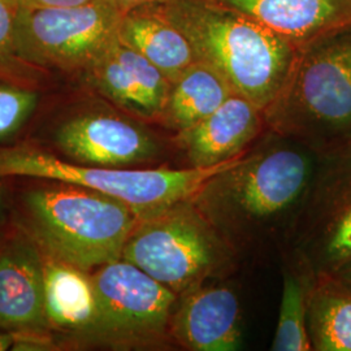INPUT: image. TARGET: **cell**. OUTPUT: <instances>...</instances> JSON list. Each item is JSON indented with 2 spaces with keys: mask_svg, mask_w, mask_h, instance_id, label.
Returning a JSON list of instances; mask_svg holds the SVG:
<instances>
[{
  "mask_svg": "<svg viewBox=\"0 0 351 351\" xmlns=\"http://www.w3.org/2000/svg\"><path fill=\"white\" fill-rule=\"evenodd\" d=\"M322 156L265 130L190 198L241 261L281 255L301 219Z\"/></svg>",
  "mask_w": 351,
  "mask_h": 351,
  "instance_id": "obj_1",
  "label": "cell"
},
{
  "mask_svg": "<svg viewBox=\"0 0 351 351\" xmlns=\"http://www.w3.org/2000/svg\"><path fill=\"white\" fill-rule=\"evenodd\" d=\"M264 119L322 158L351 154V23L298 47Z\"/></svg>",
  "mask_w": 351,
  "mask_h": 351,
  "instance_id": "obj_2",
  "label": "cell"
},
{
  "mask_svg": "<svg viewBox=\"0 0 351 351\" xmlns=\"http://www.w3.org/2000/svg\"><path fill=\"white\" fill-rule=\"evenodd\" d=\"M189 39L195 59L221 75L232 90L262 111L284 86L297 47L217 0L155 4Z\"/></svg>",
  "mask_w": 351,
  "mask_h": 351,
  "instance_id": "obj_3",
  "label": "cell"
},
{
  "mask_svg": "<svg viewBox=\"0 0 351 351\" xmlns=\"http://www.w3.org/2000/svg\"><path fill=\"white\" fill-rule=\"evenodd\" d=\"M25 195L26 221L34 241L55 259L93 272L121 259L138 216L101 191L52 181Z\"/></svg>",
  "mask_w": 351,
  "mask_h": 351,
  "instance_id": "obj_4",
  "label": "cell"
},
{
  "mask_svg": "<svg viewBox=\"0 0 351 351\" xmlns=\"http://www.w3.org/2000/svg\"><path fill=\"white\" fill-rule=\"evenodd\" d=\"M121 258L177 295L208 281L226 280L242 263L190 198L138 219Z\"/></svg>",
  "mask_w": 351,
  "mask_h": 351,
  "instance_id": "obj_5",
  "label": "cell"
},
{
  "mask_svg": "<svg viewBox=\"0 0 351 351\" xmlns=\"http://www.w3.org/2000/svg\"><path fill=\"white\" fill-rule=\"evenodd\" d=\"M237 159L210 168H103L23 143L0 146V178L30 177L97 190L125 203L142 219L191 198L210 177Z\"/></svg>",
  "mask_w": 351,
  "mask_h": 351,
  "instance_id": "obj_6",
  "label": "cell"
},
{
  "mask_svg": "<svg viewBox=\"0 0 351 351\" xmlns=\"http://www.w3.org/2000/svg\"><path fill=\"white\" fill-rule=\"evenodd\" d=\"M75 84V98L58 104L52 125V141L66 159L103 168H139L159 164L176 150L172 134L163 137L158 125Z\"/></svg>",
  "mask_w": 351,
  "mask_h": 351,
  "instance_id": "obj_7",
  "label": "cell"
},
{
  "mask_svg": "<svg viewBox=\"0 0 351 351\" xmlns=\"http://www.w3.org/2000/svg\"><path fill=\"white\" fill-rule=\"evenodd\" d=\"M95 316L78 345L111 350H173L171 319L178 295L125 259L91 274Z\"/></svg>",
  "mask_w": 351,
  "mask_h": 351,
  "instance_id": "obj_8",
  "label": "cell"
},
{
  "mask_svg": "<svg viewBox=\"0 0 351 351\" xmlns=\"http://www.w3.org/2000/svg\"><path fill=\"white\" fill-rule=\"evenodd\" d=\"M121 14L103 0L21 11L16 36L17 56L39 71L59 73L75 82L117 37Z\"/></svg>",
  "mask_w": 351,
  "mask_h": 351,
  "instance_id": "obj_9",
  "label": "cell"
},
{
  "mask_svg": "<svg viewBox=\"0 0 351 351\" xmlns=\"http://www.w3.org/2000/svg\"><path fill=\"white\" fill-rule=\"evenodd\" d=\"M281 255L314 276L333 275L350 263L351 154L322 158L294 236Z\"/></svg>",
  "mask_w": 351,
  "mask_h": 351,
  "instance_id": "obj_10",
  "label": "cell"
},
{
  "mask_svg": "<svg viewBox=\"0 0 351 351\" xmlns=\"http://www.w3.org/2000/svg\"><path fill=\"white\" fill-rule=\"evenodd\" d=\"M75 82L154 125L160 121L171 88V81L154 64L119 37L101 51Z\"/></svg>",
  "mask_w": 351,
  "mask_h": 351,
  "instance_id": "obj_11",
  "label": "cell"
},
{
  "mask_svg": "<svg viewBox=\"0 0 351 351\" xmlns=\"http://www.w3.org/2000/svg\"><path fill=\"white\" fill-rule=\"evenodd\" d=\"M224 280L208 281L178 295L171 319L176 349L234 351L242 343V304Z\"/></svg>",
  "mask_w": 351,
  "mask_h": 351,
  "instance_id": "obj_12",
  "label": "cell"
},
{
  "mask_svg": "<svg viewBox=\"0 0 351 351\" xmlns=\"http://www.w3.org/2000/svg\"><path fill=\"white\" fill-rule=\"evenodd\" d=\"M265 130L263 111L249 99L232 94L210 116L172 138L184 167L210 168L245 154Z\"/></svg>",
  "mask_w": 351,
  "mask_h": 351,
  "instance_id": "obj_13",
  "label": "cell"
},
{
  "mask_svg": "<svg viewBox=\"0 0 351 351\" xmlns=\"http://www.w3.org/2000/svg\"><path fill=\"white\" fill-rule=\"evenodd\" d=\"M45 262L37 245L11 241L0 250V330L46 333Z\"/></svg>",
  "mask_w": 351,
  "mask_h": 351,
  "instance_id": "obj_14",
  "label": "cell"
},
{
  "mask_svg": "<svg viewBox=\"0 0 351 351\" xmlns=\"http://www.w3.org/2000/svg\"><path fill=\"white\" fill-rule=\"evenodd\" d=\"M287 39L297 49L351 23V0H217Z\"/></svg>",
  "mask_w": 351,
  "mask_h": 351,
  "instance_id": "obj_15",
  "label": "cell"
},
{
  "mask_svg": "<svg viewBox=\"0 0 351 351\" xmlns=\"http://www.w3.org/2000/svg\"><path fill=\"white\" fill-rule=\"evenodd\" d=\"M117 37L154 64L171 82L197 62L186 36L158 5H143L123 13Z\"/></svg>",
  "mask_w": 351,
  "mask_h": 351,
  "instance_id": "obj_16",
  "label": "cell"
},
{
  "mask_svg": "<svg viewBox=\"0 0 351 351\" xmlns=\"http://www.w3.org/2000/svg\"><path fill=\"white\" fill-rule=\"evenodd\" d=\"M43 262L49 326L80 343L95 316L97 301L91 274L50 255H46Z\"/></svg>",
  "mask_w": 351,
  "mask_h": 351,
  "instance_id": "obj_17",
  "label": "cell"
},
{
  "mask_svg": "<svg viewBox=\"0 0 351 351\" xmlns=\"http://www.w3.org/2000/svg\"><path fill=\"white\" fill-rule=\"evenodd\" d=\"M232 94L236 93L221 75L197 60L171 82L158 126L178 134L210 116Z\"/></svg>",
  "mask_w": 351,
  "mask_h": 351,
  "instance_id": "obj_18",
  "label": "cell"
},
{
  "mask_svg": "<svg viewBox=\"0 0 351 351\" xmlns=\"http://www.w3.org/2000/svg\"><path fill=\"white\" fill-rule=\"evenodd\" d=\"M313 351H351V288L332 275L314 276L307 291Z\"/></svg>",
  "mask_w": 351,
  "mask_h": 351,
  "instance_id": "obj_19",
  "label": "cell"
},
{
  "mask_svg": "<svg viewBox=\"0 0 351 351\" xmlns=\"http://www.w3.org/2000/svg\"><path fill=\"white\" fill-rule=\"evenodd\" d=\"M282 261V291L274 351H313L307 328V291L314 275L288 255Z\"/></svg>",
  "mask_w": 351,
  "mask_h": 351,
  "instance_id": "obj_20",
  "label": "cell"
},
{
  "mask_svg": "<svg viewBox=\"0 0 351 351\" xmlns=\"http://www.w3.org/2000/svg\"><path fill=\"white\" fill-rule=\"evenodd\" d=\"M49 73L30 65L0 66V142L16 136L36 117L45 101Z\"/></svg>",
  "mask_w": 351,
  "mask_h": 351,
  "instance_id": "obj_21",
  "label": "cell"
},
{
  "mask_svg": "<svg viewBox=\"0 0 351 351\" xmlns=\"http://www.w3.org/2000/svg\"><path fill=\"white\" fill-rule=\"evenodd\" d=\"M20 12L11 0H0V66L16 68L27 65L19 59L16 49Z\"/></svg>",
  "mask_w": 351,
  "mask_h": 351,
  "instance_id": "obj_22",
  "label": "cell"
},
{
  "mask_svg": "<svg viewBox=\"0 0 351 351\" xmlns=\"http://www.w3.org/2000/svg\"><path fill=\"white\" fill-rule=\"evenodd\" d=\"M20 11H34L86 4L93 0H11Z\"/></svg>",
  "mask_w": 351,
  "mask_h": 351,
  "instance_id": "obj_23",
  "label": "cell"
},
{
  "mask_svg": "<svg viewBox=\"0 0 351 351\" xmlns=\"http://www.w3.org/2000/svg\"><path fill=\"white\" fill-rule=\"evenodd\" d=\"M108 4H111L116 10H119L120 12L124 13L133 10V8H138L143 5H155V4H164L169 0H103Z\"/></svg>",
  "mask_w": 351,
  "mask_h": 351,
  "instance_id": "obj_24",
  "label": "cell"
},
{
  "mask_svg": "<svg viewBox=\"0 0 351 351\" xmlns=\"http://www.w3.org/2000/svg\"><path fill=\"white\" fill-rule=\"evenodd\" d=\"M332 276L337 277L339 281H342L343 284H346L348 287L351 288V262L346 264L345 267H342L336 274H333Z\"/></svg>",
  "mask_w": 351,
  "mask_h": 351,
  "instance_id": "obj_25",
  "label": "cell"
},
{
  "mask_svg": "<svg viewBox=\"0 0 351 351\" xmlns=\"http://www.w3.org/2000/svg\"><path fill=\"white\" fill-rule=\"evenodd\" d=\"M13 333L0 330V351L12 350Z\"/></svg>",
  "mask_w": 351,
  "mask_h": 351,
  "instance_id": "obj_26",
  "label": "cell"
},
{
  "mask_svg": "<svg viewBox=\"0 0 351 351\" xmlns=\"http://www.w3.org/2000/svg\"><path fill=\"white\" fill-rule=\"evenodd\" d=\"M4 207H5V204H4V197H3V191H1V189H0V217L4 215Z\"/></svg>",
  "mask_w": 351,
  "mask_h": 351,
  "instance_id": "obj_27",
  "label": "cell"
}]
</instances>
